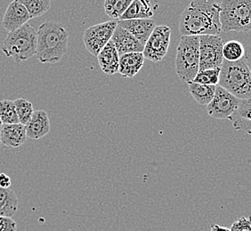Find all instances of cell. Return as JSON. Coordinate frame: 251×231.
<instances>
[{"label": "cell", "instance_id": "cell-1", "mask_svg": "<svg viewBox=\"0 0 251 231\" xmlns=\"http://www.w3.org/2000/svg\"><path fill=\"white\" fill-rule=\"evenodd\" d=\"M220 11L215 0H193L181 15L179 32L182 36H218L222 31Z\"/></svg>", "mask_w": 251, "mask_h": 231}, {"label": "cell", "instance_id": "cell-2", "mask_svg": "<svg viewBox=\"0 0 251 231\" xmlns=\"http://www.w3.org/2000/svg\"><path fill=\"white\" fill-rule=\"evenodd\" d=\"M37 58L41 63H59L67 53L69 32L63 25L47 22L37 31Z\"/></svg>", "mask_w": 251, "mask_h": 231}, {"label": "cell", "instance_id": "cell-3", "mask_svg": "<svg viewBox=\"0 0 251 231\" xmlns=\"http://www.w3.org/2000/svg\"><path fill=\"white\" fill-rule=\"evenodd\" d=\"M218 86L240 100L251 98V71L244 60L228 62L224 60Z\"/></svg>", "mask_w": 251, "mask_h": 231}, {"label": "cell", "instance_id": "cell-4", "mask_svg": "<svg viewBox=\"0 0 251 231\" xmlns=\"http://www.w3.org/2000/svg\"><path fill=\"white\" fill-rule=\"evenodd\" d=\"M37 31L26 23L20 29L7 34L2 43V51L7 58H13L16 63L29 60L37 53Z\"/></svg>", "mask_w": 251, "mask_h": 231}, {"label": "cell", "instance_id": "cell-5", "mask_svg": "<svg viewBox=\"0 0 251 231\" xmlns=\"http://www.w3.org/2000/svg\"><path fill=\"white\" fill-rule=\"evenodd\" d=\"M176 70L183 82H192L200 69V37L182 36L176 50Z\"/></svg>", "mask_w": 251, "mask_h": 231}, {"label": "cell", "instance_id": "cell-6", "mask_svg": "<svg viewBox=\"0 0 251 231\" xmlns=\"http://www.w3.org/2000/svg\"><path fill=\"white\" fill-rule=\"evenodd\" d=\"M220 22L225 32L251 30V0H223Z\"/></svg>", "mask_w": 251, "mask_h": 231}, {"label": "cell", "instance_id": "cell-7", "mask_svg": "<svg viewBox=\"0 0 251 231\" xmlns=\"http://www.w3.org/2000/svg\"><path fill=\"white\" fill-rule=\"evenodd\" d=\"M223 39L215 35H204L200 37V69L221 68L223 56Z\"/></svg>", "mask_w": 251, "mask_h": 231}, {"label": "cell", "instance_id": "cell-8", "mask_svg": "<svg viewBox=\"0 0 251 231\" xmlns=\"http://www.w3.org/2000/svg\"><path fill=\"white\" fill-rule=\"evenodd\" d=\"M117 26L118 21L111 20L86 29L83 33V42L87 51L97 57L102 48L111 41Z\"/></svg>", "mask_w": 251, "mask_h": 231}, {"label": "cell", "instance_id": "cell-9", "mask_svg": "<svg viewBox=\"0 0 251 231\" xmlns=\"http://www.w3.org/2000/svg\"><path fill=\"white\" fill-rule=\"evenodd\" d=\"M171 29L168 26H156L145 44L144 56L153 63H159L166 56L169 50Z\"/></svg>", "mask_w": 251, "mask_h": 231}, {"label": "cell", "instance_id": "cell-10", "mask_svg": "<svg viewBox=\"0 0 251 231\" xmlns=\"http://www.w3.org/2000/svg\"><path fill=\"white\" fill-rule=\"evenodd\" d=\"M240 99L220 86H217L212 101L207 107L208 115L217 119H229L236 111Z\"/></svg>", "mask_w": 251, "mask_h": 231}, {"label": "cell", "instance_id": "cell-11", "mask_svg": "<svg viewBox=\"0 0 251 231\" xmlns=\"http://www.w3.org/2000/svg\"><path fill=\"white\" fill-rule=\"evenodd\" d=\"M31 19L28 10L18 0L10 3L2 20V27L9 33L20 29Z\"/></svg>", "mask_w": 251, "mask_h": 231}, {"label": "cell", "instance_id": "cell-12", "mask_svg": "<svg viewBox=\"0 0 251 231\" xmlns=\"http://www.w3.org/2000/svg\"><path fill=\"white\" fill-rule=\"evenodd\" d=\"M111 40L120 56L125 53H143L145 49V46L121 25L117 26Z\"/></svg>", "mask_w": 251, "mask_h": 231}, {"label": "cell", "instance_id": "cell-13", "mask_svg": "<svg viewBox=\"0 0 251 231\" xmlns=\"http://www.w3.org/2000/svg\"><path fill=\"white\" fill-rule=\"evenodd\" d=\"M118 24L130 32L144 46L156 27L154 21L151 19L120 20Z\"/></svg>", "mask_w": 251, "mask_h": 231}, {"label": "cell", "instance_id": "cell-14", "mask_svg": "<svg viewBox=\"0 0 251 231\" xmlns=\"http://www.w3.org/2000/svg\"><path fill=\"white\" fill-rule=\"evenodd\" d=\"M27 138L39 140L49 135L50 132V120L49 114L44 110L34 111L33 115L27 125H25Z\"/></svg>", "mask_w": 251, "mask_h": 231}, {"label": "cell", "instance_id": "cell-15", "mask_svg": "<svg viewBox=\"0 0 251 231\" xmlns=\"http://www.w3.org/2000/svg\"><path fill=\"white\" fill-rule=\"evenodd\" d=\"M97 60L101 71L106 75L111 76L119 72L120 55L111 40L97 55Z\"/></svg>", "mask_w": 251, "mask_h": 231}, {"label": "cell", "instance_id": "cell-16", "mask_svg": "<svg viewBox=\"0 0 251 231\" xmlns=\"http://www.w3.org/2000/svg\"><path fill=\"white\" fill-rule=\"evenodd\" d=\"M229 120L235 130L251 135V98L240 101L239 106Z\"/></svg>", "mask_w": 251, "mask_h": 231}, {"label": "cell", "instance_id": "cell-17", "mask_svg": "<svg viewBox=\"0 0 251 231\" xmlns=\"http://www.w3.org/2000/svg\"><path fill=\"white\" fill-rule=\"evenodd\" d=\"M27 140L25 125L22 124L3 125L1 132V143L8 148H18Z\"/></svg>", "mask_w": 251, "mask_h": 231}, {"label": "cell", "instance_id": "cell-18", "mask_svg": "<svg viewBox=\"0 0 251 231\" xmlns=\"http://www.w3.org/2000/svg\"><path fill=\"white\" fill-rule=\"evenodd\" d=\"M145 56L143 53H125L120 56L119 73L123 77H135L139 72L145 63Z\"/></svg>", "mask_w": 251, "mask_h": 231}, {"label": "cell", "instance_id": "cell-19", "mask_svg": "<svg viewBox=\"0 0 251 231\" xmlns=\"http://www.w3.org/2000/svg\"><path fill=\"white\" fill-rule=\"evenodd\" d=\"M152 16L153 11L150 0H133L120 20L150 19Z\"/></svg>", "mask_w": 251, "mask_h": 231}, {"label": "cell", "instance_id": "cell-20", "mask_svg": "<svg viewBox=\"0 0 251 231\" xmlns=\"http://www.w3.org/2000/svg\"><path fill=\"white\" fill-rule=\"evenodd\" d=\"M18 209V198L10 188H0V217L15 215Z\"/></svg>", "mask_w": 251, "mask_h": 231}, {"label": "cell", "instance_id": "cell-21", "mask_svg": "<svg viewBox=\"0 0 251 231\" xmlns=\"http://www.w3.org/2000/svg\"><path fill=\"white\" fill-rule=\"evenodd\" d=\"M189 91L195 101L201 105H208L212 101L217 86H207L199 83L189 82Z\"/></svg>", "mask_w": 251, "mask_h": 231}, {"label": "cell", "instance_id": "cell-22", "mask_svg": "<svg viewBox=\"0 0 251 231\" xmlns=\"http://www.w3.org/2000/svg\"><path fill=\"white\" fill-rule=\"evenodd\" d=\"M133 0H104V11L112 20H120Z\"/></svg>", "mask_w": 251, "mask_h": 231}, {"label": "cell", "instance_id": "cell-23", "mask_svg": "<svg viewBox=\"0 0 251 231\" xmlns=\"http://www.w3.org/2000/svg\"><path fill=\"white\" fill-rule=\"evenodd\" d=\"M245 49L241 42L237 40H231L223 46L224 60L228 62H238L242 60L245 55Z\"/></svg>", "mask_w": 251, "mask_h": 231}, {"label": "cell", "instance_id": "cell-24", "mask_svg": "<svg viewBox=\"0 0 251 231\" xmlns=\"http://www.w3.org/2000/svg\"><path fill=\"white\" fill-rule=\"evenodd\" d=\"M28 10L32 18H37L45 15L51 7L52 0H18Z\"/></svg>", "mask_w": 251, "mask_h": 231}, {"label": "cell", "instance_id": "cell-25", "mask_svg": "<svg viewBox=\"0 0 251 231\" xmlns=\"http://www.w3.org/2000/svg\"><path fill=\"white\" fill-rule=\"evenodd\" d=\"M0 120L3 125L20 123L15 101L11 100L0 101Z\"/></svg>", "mask_w": 251, "mask_h": 231}, {"label": "cell", "instance_id": "cell-26", "mask_svg": "<svg viewBox=\"0 0 251 231\" xmlns=\"http://www.w3.org/2000/svg\"><path fill=\"white\" fill-rule=\"evenodd\" d=\"M14 101H15V109L19 118L20 124L24 125H27L33 115L34 109L32 103L25 98H19Z\"/></svg>", "mask_w": 251, "mask_h": 231}, {"label": "cell", "instance_id": "cell-27", "mask_svg": "<svg viewBox=\"0 0 251 231\" xmlns=\"http://www.w3.org/2000/svg\"><path fill=\"white\" fill-rule=\"evenodd\" d=\"M221 68L208 69L199 71L196 77H194L193 82L207 85V86H218L220 77Z\"/></svg>", "mask_w": 251, "mask_h": 231}, {"label": "cell", "instance_id": "cell-28", "mask_svg": "<svg viewBox=\"0 0 251 231\" xmlns=\"http://www.w3.org/2000/svg\"><path fill=\"white\" fill-rule=\"evenodd\" d=\"M231 231H251V216H242L233 222Z\"/></svg>", "mask_w": 251, "mask_h": 231}, {"label": "cell", "instance_id": "cell-29", "mask_svg": "<svg viewBox=\"0 0 251 231\" xmlns=\"http://www.w3.org/2000/svg\"><path fill=\"white\" fill-rule=\"evenodd\" d=\"M16 222L10 217H0V231H16Z\"/></svg>", "mask_w": 251, "mask_h": 231}, {"label": "cell", "instance_id": "cell-30", "mask_svg": "<svg viewBox=\"0 0 251 231\" xmlns=\"http://www.w3.org/2000/svg\"><path fill=\"white\" fill-rule=\"evenodd\" d=\"M12 184L11 178L5 173H0V188H9Z\"/></svg>", "mask_w": 251, "mask_h": 231}, {"label": "cell", "instance_id": "cell-31", "mask_svg": "<svg viewBox=\"0 0 251 231\" xmlns=\"http://www.w3.org/2000/svg\"><path fill=\"white\" fill-rule=\"evenodd\" d=\"M243 60L246 63L247 66L249 67L250 70L251 71V46L245 52V55L243 57Z\"/></svg>", "mask_w": 251, "mask_h": 231}, {"label": "cell", "instance_id": "cell-32", "mask_svg": "<svg viewBox=\"0 0 251 231\" xmlns=\"http://www.w3.org/2000/svg\"><path fill=\"white\" fill-rule=\"evenodd\" d=\"M211 231H231V230L227 229L226 227L218 226L217 224H214L211 226Z\"/></svg>", "mask_w": 251, "mask_h": 231}, {"label": "cell", "instance_id": "cell-33", "mask_svg": "<svg viewBox=\"0 0 251 231\" xmlns=\"http://www.w3.org/2000/svg\"><path fill=\"white\" fill-rule=\"evenodd\" d=\"M2 126H3V124H2V122L0 120V144H1V132H2Z\"/></svg>", "mask_w": 251, "mask_h": 231}]
</instances>
